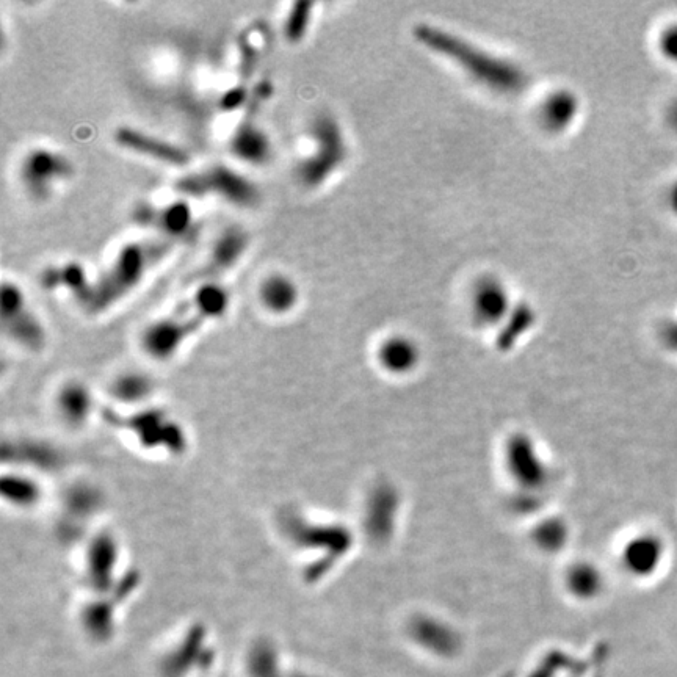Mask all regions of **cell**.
<instances>
[{"instance_id": "6da1fadb", "label": "cell", "mask_w": 677, "mask_h": 677, "mask_svg": "<svg viewBox=\"0 0 677 677\" xmlns=\"http://www.w3.org/2000/svg\"><path fill=\"white\" fill-rule=\"evenodd\" d=\"M173 248V243L159 237L124 243L110 264L91 281L84 308L88 312H102L120 303L165 261Z\"/></svg>"}, {"instance_id": "7a4b0ae2", "label": "cell", "mask_w": 677, "mask_h": 677, "mask_svg": "<svg viewBox=\"0 0 677 677\" xmlns=\"http://www.w3.org/2000/svg\"><path fill=\"white\" fill-rule=\"evenodd\" d=\"M231 303L228 287L221 283L198 284L192 295L170 314L149 325L143 334L146 350L168 356L181 347L187 337L228 311Z\"/></svg>"}, {"instance_id": "3957f363", "label": "cell", "mask_w": 677, "mask_h": 677, "mask_svg": "<svg viewBox=\"0 0 677 677\" xmlns=\"http://www.w3.org/2000/svg\"><path fill=\"white\" fill-rule=\"evenodd\" d=\"M416 35L417 40L457 60L475 79L494 90L518 93L527 85L529 77L518 63L489 54L485 49L477 48L453 33L424 24V26L417 27Z\"/></svg>"}, {"instance_id": "277c9868", "label": "cell", "mask_w": 677, "mask_h": 677, "mask_svg": "<svg viewBox=\"0 0 677 677\" xmlns=\"http://www.w3.org/2000/svg\"><path fill=\"white\" fill-rule=\"evenodd\" d=\"M174 192H178L184 200H203L214 196L239 209H254L262 203L261 189L253 179L220 162L184 174L174 182Z\"/></svg>"}, {"instance_id": "5b68a950", "label": "cell", "mask_w": 677, "mask_h": 677, "mask_svg": "<svg viewBox=\"0 0 677 677\" xmlns=\"http://www.w3.org/2000/svg\"><path fill=\"white\" fill-rule=\"evenodd\" d=\"M309 138L311 151L295 165V179L305 189H319L347 160V137L333 113L320 112L309 124Z\"/></svg>"}, {"instance_id": "8992f818", "label": "cell", "mask_w": 677, "mask_h": 677, "mask_svg": "<svg viewBox=\"0 0 677 677\" xmlns=\"http://www.w3.org/2000/svg\"><path fill=\"white\" fill-rule=\"evenodd\" d=\"M22 189L37 203H46L58 187L76 176V165L58 149L38 146L24 154L18 168Z\"/></svg>"}, {"instance_id": "52a82bcc", "label": "cell", "mask_w": 677, "mask_h": 677, "mask_svg": "<svg viewBox=\"0 0 677 677\" xmlns=\"http://www.w3.org/2000/svg\"><path fill=\"white\" fill-rule=\"evenodd\" d=\"M272 95V85L261 82L251 91L245 113L229 138V151L240 162L264 167L273 159V143L265 127L259 123V112Z\"/></svg>"}, {"instance_id": "ba28073f", "label": "cell", "mask_w": 677, "mask_h": 677, "mask_svg": "<svg viewBox=\"0 0 677 677\" xmlns=\"http://www.w3.org/2000/svg\"><path fill=\"white\" fill-rule=\"evenodd\" d=\"M132 221L170 243L192 242L200 232V223L187 200L154 204L142 201L132 209Z\"/></svg>"}, {"instance_id": "9c48e42d", "label": "cell", "mask_w": 677, "mask_h": 677, "mask_svg": "<svg viewBox=\"0 0 677 677\" xmlns=\"http://www.w3.org/2000/svg\"><path fill=\"white\" fill-rule=\"evenodd\" d=\"M505 466L511 480L525 494L540 493L551 480L549 468L533 444L532 438L522 433H516L508 439L505 447Z\"/></svg>"}, {"instance_id": "30bf717a", "label": "cell", "mask_w": 677, "mask_h": 677, "mask_svg": "<svg viewBox=\"0 0 677 677\" xmlns=\"http://www.w3.org/2000/svg\"><path fill=\"white\" fill-rule=\"evenodd\" d=\"M251 236L240 225L226 226L212 243L200 270L193 281L198 284L220 283L221 276L237 267L250 250Z\"/></svg>"}, {"instance_id": "8fae6325", "label": "cell", "mask_w": 677, "mask_h": 677, "mask_svg": "<svg viewBox=\"0 0 677 677\" xmlns=\"http://www.w3.org/2000/svg\"><path fill=\"white\" fill-rule=\"evenodd\" d=\"M0 306L4 330L15 341L37 348L44 342V330L37 314L30 308L26 294L15 281L5 279L0 287Z\"/></svg>"}, {"instance_id": "7c38bea8", "label": "cell", "mask_w": 677, "mask_h": 677, "mask_svg": "<svg viewBox=\"0 0 677 677\" xmlns=\"http://www.w3.org/2000/svg\"><path fill=\"white\" fill-rule=\"evenodd\" d=\"M113 140L127 153L154 160V162L162 163L167 167L184 168L192 160L189 151L182 148L178 143L168 142L165 138L149 134V132L137 129V127H118L113 134Z\"/></svg>"}, {"instance_id": "4fadbf2b", "label": "cell", "mask_w": 677, "mask_h": 677, "mask_svg": "<svg viewBox=\"0 0 677 677\" xmlns=\"http://www.w3.org/2000/svg\"><path fill=\"white\" fill-rule=\"evenodd\" d=\"M472 317L480 326L504 323L513 311L508 287L497 276H483L475 283L471 297Z\"/></svg>"}, {"instance_id": "5bb4252c", "label": "cell", "mask_w": 677, "mask_h": 677, "mask_svg": "<svg viewBox=\"0 0 677 677\" xmlns=\"http://www.w3.org/2000/svg\"><path fill=\"white\" fill-rule=\"evenodd\" d=\"M663 557L665 546L662 538L654 533H641L624 544L621 563L632 576L649 577L659 569Z\"/></svg>"}, {"instance_id": "9a60e30c", "label": "cell", "mask_w": 677, "mask_h": 677, "mask_svg": "<svg viewBox=\"0 0 677 677\" xmlns=\"http://www.w3.org/2000/svg\"><path fill=\"white\" fill-rule=\"evenodd\" d=\"M378 363L389 375L403 377L410 375L419 366L422 352L413 337L405 334H392L386 337L378 347Z\"/></svg>"}, {"instance_id": "2e32d148", "label": "cell", "mask_w": 677, "mask_h": 677, "mask_svg": "<svg viewBox=\"0 0 677 677\" xmlns=\"http://www.w3.org/2000/svg\"><path fill=\"white\" fill-rule=\"evenodd\" d=\"M410 634L417 645L442 657H450L460 649L461 640L457 632L431 616H417L410 626Z\"/></svg>"}, {"instance_id": "e0dca14e", "label": "cell", "mask_w": 677, "mask_h": 677, "mask_svg": "<svg viewBox=\"0 0 677 677\" xmlns=\"http://www.w3.org/2000/svg\"><path fill=\"white\" fill-rule=\"evenodd\" d=\"M91 281L80 262L71 261L49 265L40 275V284L46 290H65L84 306L90 292Z\"/></svg>"}, {"instance_id": "ac0fdd59", "label": "cell", "mask_w": 677, "mask_h": 677, "mask_svg": "<svg viewBox=\"0 0 677 677\" xmlns=\"http://www.w3.org/2000/svg\"><path fill=\"white\" fill-rule=\"evenodd\" d=\"M259 303L275 315L294 311L300 301V287L286 273H268L258 286Z\"/></svg>"}, {"instance_id": "d6986e66", "label": "cell", "mask_w": 677, "mask_h": 677, "mask_svg": "<svg viewBox=\"0 0 677 677\" xmlns=\"http://www.w3.org/2000/svg\"><path fill=\"white\" fill-rule=\"evenodd\" d=\"M580 101L576 93L568 88L552 91L540 105V120L549 131H563L576 120Z\"/></svg>"}, {"instance_id": "ffe728a7", "label": "cell", "mask_w": 677, "mask_h": 677, "mask_svg": "<svg viewBox=\"0 0 677 677\" xmlns=\"http://www.w3.org/2000/svg\"><path fill=\"white\" fill-rule=\"evenodd\" d=\"M565 587L579 601H591L604 591L605 577L599 566L582 560L566 569Z\"/></svg>"}, {"instance_id": "44dd1931", "label": "cell", "mask_w": 677, "mask_h": 677, "mask_svg": "<svg viewBox=\"0 0 677 677\" xmlns=\"http://www.w3.org/2000/svg\"><path fill=\"white\" fill-rule=\"evenodd\" d=\"M569 529L565 521L558 518L546 519L533 530V543L546 554H558L568 544Z\"/></svg>"}, {"instance_id": "7402d4cb", "label": "cell", "mask_w": 677, "mask_h": 677, "mask_svg": "<svg viewBox=\"0 0 677 677\" xmlns=\"http://www.w3.org/2000/svg\"><path fill=\"white\" fill-rule=\"evenodd\" d=\"M314 7L312 2H295L289 8L283 22V37L286 43L300 44L305 40L314 18Z\"/></svg>"}, {"instance_id": "603a6c76", "label": "cell", "mask_w": 677, "mask_h": 677, "mask_svg": "<svg viewBox=\"0 0 677 677\" xmlns=\"http://www.w3.org/2000/svg\"><path fill=\"white\" fill-rule=\"evenodd\" d=\"M533 322H535V311H533L532 306L525 305V303L515 305L513 311L505 319L504 328L500 330L499 336H497L500 347L510 348L522 334L529 331Z\"/></svg>"}, {"instance_id": "cb8c5ba5", "label": "cell", "mask_w": 677, "mask_h": 677, "mask_svg": "<svg viewBox=\"0 0 677 677\" xmlns=\"http://www.w3.org/2000/svg\"><path fill=\"white\" fill-rule=\"evenodd\" d=\"M657 46L660 54L667 58L668 62L677 65V22H673L660 32Z\"/></svg>"}, {"instance_id": "d4e9b609", "label": "cell", "mask_w": 677, "mask_h": 677, "mask_svg": "<svg viewBox=\"0 0 677 677\" xmlns=\"http://www.w3.org/2000/svg\"><path fill=\"white\" fill-rule=\"evenodd\" d=\"M660 341L663 342V345H665L668 350L677 353V319L670 320V322H667L662 326Z\"/></svg>"}, {"instance_id": "484cf974", "label": "cell", "mask_w": 677, "mask_h": 677, "mask_svg": "<svg viewBox=\"0 0 677 677\" xmlns=\"http://www.w3.org/2000/svg\"><path fill=\"white\" fill-rule=\"evenodd\" d=\"M558 665L560 663L555 660V657H552L549 662L544 663L543 670L538 671V673L535 674L533 677H551L554 676L555 671H557Z\"/></svg>"}, {"instance_id": "4316f807", "label": "cell", "mask_w": 677, "mask_h": 677, "mask_svg": "<svg viewBox=\"0 0 677 677\" xmlns=\"http://www.w3.org/2000/svg\"><path fill=\"white\" fill-rule=\"evenodd\" d=\"M668 206L677 215V181L673 182L668 192Z\"/></svg>"}, {"instance_id": "83f0119b", "label": "cell", "mask_w": 677, "mask_h": 677, "mask_svg": "<svg viewBox=\"0 0 677 677\" xmlns=\"http://www.w3.org/2000/svg\"><path fill=\"white\" fill-rule=\"evenodd\" d=\"M668 120H670L671 126L677 129V102L671 105L670 112H668Z\"/></svg>"}]
</instances>
